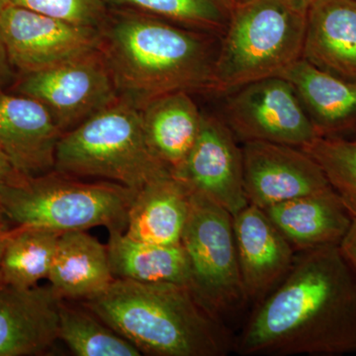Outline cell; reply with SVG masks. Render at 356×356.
<instances>
[{"label": "cell", "instance_id": "cell-1", "mask_svg": "<svg viewBox=\"0 0 356 356\" xmlns=\"http://www.w3.org/2000/svg\"><path fill=\"white\" fill-rule=\"evenodd\" d=\"M234 348L242 355H341L356 350V270L337 245L298 252Z\"/></svg>", "mask_w": 356, "mask_h": 356}, {"label": "cell", "instance_id": "cell-2", "mask_svg": "<svg viewBox=\"0 0 356 356\" xmlns=\"http://www.w3.org/2000/svg\"><path fill=\"white\" fill-rule=\"evenodd\" d=\"M98 30L119 95L139 108L168 93L212 91L222 36L110 7Z\"/></svg>", "mask_w": 356, "mask_h": 356}, {"label": "cell", "instance_id": "cell-3", "mask_svg": "<svg viewBox=\"0 0 356 356\" xmlns=\"http://www.w3.org/2000/svg\"><path fill=\"white\" fill-rule=\"evenodd\" d=\"M81 304L142 355L225 356L234 348L222 318L187 285L115 280Z\"/></svg>", "mask_w": 356, "mask_h": 356}, {"label": "cell", "instance_id": "cell-4", "mask_svg": "<svg viewBox=\"0 0 356 356\" xmlns=\"http://www.w3.org/2000/svg\"><path fill=\"white\" fill-rule=\"evenodd\" d=\"M54 170L77 178H102L136 193L152 180L172 173L147 146L140 109L121 95L63 134Z\"/></svg>", "mask_w": 356, "mask_h": 356}, {"label": "cell", "instance_id": "cell-5", "mask_svg": "<svg viewBox=\"0 0 356 356\" xmlns=\"http://www.w3.org/2000/svg\"><path fill=\"white\" fill-rule=\"evenodd\" d=\"M306 9L289 0H247L234 6L215 65L212 91L229 92L280 76L303 57Z\"/></svg>", "mask_w": 356, "mask_h": 356}, {"label": "cell", "instance_id": "cell-6", "mask_svg": "<svg viewBox=\"0 0 356 356\" xmlns=\"http://www.w3.org/2000/svg\"><path fill=\"white\" fill-rule=\"evenodd\" d=\"M136 192L112 181L83 182L57 170L21 175L0 188V211L17 227L67 233L105 227L125 232Z\"/></svg>", "mask_w": 356, "mask_h": 356}, {"label": "cell", "instance_id": "cell-7", "mask_svg": "<svg viewBox=\"0 0 356 356\" xmlns=\"http://www.w3.org/2000/svg\"><path fill=\"white\" fill-rule=\"evenodd\" d=\"M191 192L188 217L180 242L188 259L189 287L208 310L222 320L248 302L238 264L233 215Z\"/></svg>", "mask_w": 356, "mask_h": 356}, {"label": "cell", "instance_id": "cell-8", "mask_svg": "<svg viewBox=\"0 0 356 356\" xmlns=\"http://www.w3.org/2000/svg\"><path fill=\"white\" fill-rule=\"evenodd\" d=\"M8 89V92L41 102L63 134L119 97L111 70L99 49L48 69L20 74Z\"/></svg>", "mask_w": 356, "mask_h": 356}, {"label": "cell", "instance_id": "cell-9", "mask_svg": "<svg viewBox=\"0 0 356 356\" xmlns=\"http://www.w3.org/2000/svg\"><path fill=\"white\" fill-rule=\"evenodd\" d=\"M222 119L243 143L261 140L302 149L320 137L291 83L281 76L231 91Z\"/></svg>", "mask_w": 356, "mask_h": 356}, {"label": "cell", "instance_id": "cell-10", "mask_svg": "<svg viewBox=\"0 0 356 356\" xmlns=\"http://www.w3.org/2000/svg\"><path fill=\"white\" fill-rule=\"evenodd\" d=\"M0 36L9 60L20 74L67 62L99 46V30L58 19L23 7L0 14Z\"/></svg>", "mask_w": 356, "mask_h": 356}, {"label": "cell", "instance_id": "cell-11", "mask_svg": "<svg viewBox=\"0 0 356 356\" xmlns=\"http://www.w3.org/2000/svg\"><path fill=\"white\" fill-rule=\"evenodd\" d=\"M242 153L245 195L262 210L332 187L317 161L301 147L252 140L243 143Z\"/></svg>", "mask_w": 356, "mask_h": 356}, {"label": "cell", "instance_id": "cell-12", "mask_svg": "<svg viewBox=\"0 0 356 356\" xmlns=\"http://www.w3.org/2000/svg\"><path fill=\"white\" fill-rule=\"evenodd\" d=\"M236 139L224 119L203 114L197 140L173 175L233 216L250 204L243 187L242 147Z\"/></svg>", "mask_w": 356, "mask_h": 356}, {"label": "cell", "instance_id": "cell-13", "mask_svg": "<svg viewBox=\"0 0 356 356\" xmlns=\"http://www.w3.org/2000/svg\"><path fill=\"white\" fill-rule=\"evenodd\" d=\"M233 225L248 301L261 303L286 277L296 252L257 206L248 204L234 215Z\"/></svg>", "mask_w": 356, "mask_h": 356}, {"label": "cell", "instance_id": "cell-14", "mask_svg": "<svg viewBox=\"0 0 356 356\" xmlns=\"http://www.w3.org/2000/svg\"><path fill=\"white\" fill-rule=\"evenodd\" d=\"M62 135L41 102L16 93H0V151L21 175L37 177L54 170Z\"/></svg>", "mask_w": 356, "mask_h": 356}, {"label": "cell", "instance_id": "cell-15", "mask_svg": "<svg viewBox=\"0 0 356 356\" xmlns=\"http://www.w3.org/2000/svg\"><path fill=\"white\" fill-rule=\"evenodd\" d=\"M63 299L53 288L0 284V356L39 355L58 339Z\"/></svg>", "mask_w": 356, "mask_h": 356}, {"label": "cell", "instance_id": "cell-16", "mask_svg": "<svg viewBox=\"0 0 356 356\" xmlns=\"http://www.w3.org/2000/svg\"><path fill=\"white\" fill-rule=\"evenodd\" d=\"M356 81V0H313L307 9L303 57Z\"/></svg>", "mask_w": 356, "mask_h": 356}, {"label": "cell", "instance_id": "cell-17", "mask_svg": "<svg viewBox=\"0 0 356 356\" xmlns=\"http://www.w3.org/2000/svg\"><path fill=\"white\" fill-rule=\"evenodd\" d=\"M264 211L297 252L339 245L353 219L332 187L276 204Z\"/></svg>", "mask_w": 356, "mask_h": 356}, {"label": "cell", "instance_id": "cell-18", "mask_svg": "<svg viewBox=\"0 0 356 356\" xmlns=\"http://www.w3.org/2000/svg\"><path fill=\"white\" fill-rule=\"evenodd\" d=\"M280 76L291 83L320 137L355 130L356 81L318 69L303 58Z\"/></svg>", "mask_w": 356, "mask_h": 356}, {"label": "cell", "instance_id": "cell-19", "mask_svg": "<svg viewBox=\"0 0 356 356\" xmlns=\"http://www.w3.org/2000/svg\"><path fill=\"white\" fill-rule=\"evenodd\" d=\"M191 192L172 173L152 180L136 193L125 234L140 242L177 245L188 217Z\"/></svg>", "mask_w": 356, "mask_h": 356}, {"label": "cell", "instance_id": "cell-20", "mask_svg": "<svg viewBox=\"0 0 356 356\" xmlns=\"http://www.w3.org/2000/svg\"><path fill=\"white\" fill-rule=\"evenodd\" d=\"M140 109L147 146L175 175L197 140L203 114L187 91L159 96Z\"/></svg>", "mask_w": 356, "mask_h": 356}, {"label": "cell", "instance_id": "cell-21", "mask_svg": "<svg viewBox=\"0 0 356 356\" xmlns=\"http://www.w3.org/2000/svg\"><path fill=\"white\" fill-rule=\"evenodd\" d=\"M48 280L60 299L95 298L115 280L106 245L86 231L63 233Z\"/></svg>", "mask_w": 356, "mask_h": 356}, {"label": "cell", "instance_id": "cell-22", "mask_svg": "<svg viewBox=\"0 0 356 356\" xmlns=\"http://www.w3.org/2000/svg\"><path fill=\"white\" fill-rule=\"evenodd\" d=\"M106 247L115 280L191 284L188 259L181 243L140 242L124 231L111 229Z\"/></svg>", "mask_w": 356, "mask_h": 356}, {"label": "cell", "instance_id": "cell-23", "mask_svg": "<svg viewBox=\"0 0 356 356\" xmlns=\"http://www.w3.org/2000/svg\"><path fill=\"white\" fill-rule=\"evenodd\" d=\"M60 235L58 232L35 227L10 229L0 261L2 284L30 288L36 286L39 280L48 278Z\"/></svg>", "mask_w": 356, "mask_h": 356}, {"label": "cell", "instance_id": "cell-24", "mask_svg": "<svg viewBox=\"0 0 356 356\" xmlns=\"http://www.w3.org/2000/svg\"><path fill=\"white\" fill-rule=\"evenodd\" d=\"M58 339L77 356H140V351L86 307L60 302Z\"/></svg>", "mask_w": 356, "mask_h": 356}, {"label": "cell", "instance_id": "cell-25", "mask_svg": "<svg viewBox=\"0 0 356 356\" xmlns=\"http://www.w3.org/2000/svg\"><path fill=\"white\" fill-rule=\"evenodd\" d=\"M110 8L149 14L175 24L222 36L231 10L221 0H103Z\"/></svg>", "mask_w": 356, "mask_h": 356}, {"label": "cell", "instance_id": "cell-26", "mask_svg": "<svg viewBox=\"0 0 356 356\" xmlns=\"http://www.w3.org/2000/svg\"><path fill=\"white\" fill-rule=\"evenodd\" d=\"M322 168L332 189L356 216V140L318 137L302 147Z\"/></svg>", "mask_w": 356, "mask_h": 356}, {"label": "cell", "instance_id": "cell-27", "mask_svg": "<svg viewBox=\"0 0 356 356\" xmlns=\"http://www.w3.org/2000/svg\"><path fill=\"white\" fill-rule=\"evenodd\" d=\"M11 6L23 7L74 23V24L99 28L104 22L109 7L103 0H8Z\"/></svg>", "mask_w": 356, "mask_h": 356}, {"label": "cell", "instance_id": "cell-28", "mask_svg": "<svg viewBox=\"0 0 356 356\" xmlns=\"http://www.w3.org/2000/svg\"><path fill=\"white\" fill-rule=\"evenodd\" d=\"M15 79L13 65L9 60L6 44L0 36V93L6 91V88H10Z\"/></svg>", "mask_w": 356, "mask_h": 356}, {"label": "cell", "instance_id": "cell-29", "mask_svg": "<svg viewBox=\"0 0 356 356\" xmlns=\"http://www.w3.org/2000/svg\"><path fill=\"white\" fill-rule=\"evenodd\" d=\"M339 247L344 259L356 270V216L353 217L350 229Z\"/></svg>", "mask_w": 356, "mask_h": 356}, {"label": "cell", "instance_id": "cell-30", "mask_svg": "<svg viewBox=\"0 0 356 356\" xmlns=\"http://www.w3.org/2000/svg\"><path fill=\"white\" fill-rule=\"evenodd\" d=\"M21 175H23L14 168L8 158L0 151V188L4 185L11 184Z\"/></svg>", "mask_w": 356, "mask_h": 356}, {"label": "cell", "instance_id": "cell-31", "mask_svg": "<svg viewBox=\"0 0 356 356\" xmlns=\"http://www.w3.org/2000/svg\"><path fill=\"white\" fill-rule=\"evenodd\" d=\"M10 229L6 228L3 221H0V261H1L2 254H3L4 248H6L7 238H8Z\"/></svg>", "mask_w": 356, "mask_h": 356}, {"label": "cell", "instance_id": "cell-32", "mask_svg": "<svg viewBox=\"0 0 356 356\" xmlns=\"http://www.w3.org/2000/svg\"><path fill=\"white\" fill-rule=\"evenodd\" d=\"M290 2H292L294 6L300 7L302 9H308L309 6L313 0H289Z\"/></svg>", "mask_w": 356, "mask_h": 356}, {"label": "cell", "instance_id": "cell-33", "mask_svg": "<svg viewBox=\"0 0 356 356\" xmlns=\"http://www.w3.org/2000/svg\"><path fill=\"white\" fill-rule=\"evenodd\" d=\"M9 6L8 0H0V14Z\"/></svg>", "mask_w": 356, "mask_h": 356}, {"label": "cell", "instance_id": "cell-34", "mask_svg": "<svg viewBox=\"0 0 356 356\" xmlns=\"http://www.w3.org/2000/svg\"><path fill=\"white\" fill-rule=\"evenodd\" d=\"M221 1L225 4V6L228 7L229 10H232V8L234 7L233 0H221Z\"/></svg>", "mask_w": 356, "mask_h": 356}, {"label": "cell", "instance_id": "cell-35", "mask_svg": "<svg viewBox=\"0 0 356 356\" xmlns=\"http://www.w3.org/2000/svg\"><path fill=\"white\" fill-rule=\"evenodd\" d=\"M247 1V0H233L234 6L236 3H241V2H245Z\"/></svg>", "mask_w": 356, "mask_h": 356}, {"label": "cell", "instance_id": "cell-36", "mask_svg": "<svg viewBox=\"0 0 356 356\" xmlns=\"http://www.w3.org/2000/svg\"><path fill=\"white\" fill-rule=\"evenodd\" d=\"M2 219H3V217H2L1 211H0V221H2Z\"/></svg>", "mask_w": 356, "mask_h": 356}, {"label": "cell", "instance_id": "cell-37", "mask_svg": "<svg viewBox=\"0 0 356 356\" xmlns=\"http://www.w3.org/2000/svg\"><path fill=\"white\" fill-rule=\"evenodd\" d=\"M355 140H356V126H355Z\"/></svg>", "mask_w": 356, "mask_h": 356}, {"label": "cell", "instance_id": "cell-38", "mask_svg": "<svg viewBox=\"0 0 356 356\" xmlns=\"http://www.w3.org/2000/svg\"><path fill=\"white\" fill-rule=\"evenodd\" d=\"M1 283H2V282H1V280H0V284H1Z\"/></svg>", "mask_w": 356, "mask_h": 356}]
</instances>
